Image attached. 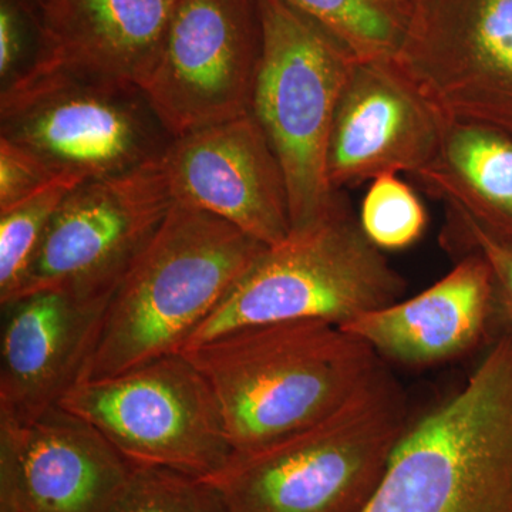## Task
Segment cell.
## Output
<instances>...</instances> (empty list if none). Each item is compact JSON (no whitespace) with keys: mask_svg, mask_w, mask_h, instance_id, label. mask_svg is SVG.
I'll list each match as a JSON object with an SVG mask.
<instances>
[{"mask_svg":"<svg viewBox=\"0 0 512 512\" xmlns=\"http://www.w3.org/2000/svg\"><path fill=\"white\" fill-rule=\"evenodd\" d=\"M181 353L211 387L232 454L325 419L383 365L369 343L322 319L247 326Z\"/></svg>","mask_w":512,"mask_h":512,"instance_id":"obj_1","label":"cell"},{"mask_svg":"<svg viewBox=\"0 0 512 512\" xmlns=\"http://www.w3.org/2000/svg\"><path fill=\"white\" fill-rule=\"evenodd\" d=\"M266 249L227 221L173 201L111 296L82 382L180 353Z\"/></svg>","mask_w":512,"mask_h":512,"instance_id":"obj_2","label":"cell"},{"mask_svg":"<svg viewBox=\"0 0 512 512\" xmlns=\"http://www.w3.org/2000/svg\"><path fill=\"white\" fill-rule=\"evenodd\" d=\"M407 400L383 365L328 417L204 477L220 512H365L409 429Z\"/></svg>","mask_w":512,"mask_h":512,"instance_id":"obj_3","label":"cell"},{"mask_svg":"<svg viewBox=\"0 0 512 512\" xmlns=\"http://www.w3.org/2000/svg\"><path fill=\"white\" fill-rule=\"evenodd\" d=\"M365 512H512V326L454 396L410 424Z\"/></svg>","mask_w":512,"mask_h":512,"instance_id":"obj_4","label":"cell"},{"mask_svg":"<svg viewBox=\"0 0 512 512\" xmlns=\"http://www.w3.org/2000/svg\"><path fill=\"white\" fill-rule=\"evenodd\" d=\"M262 53L252 114L284 170L291 235L329 220L346 200L330 187L326 154L357 57L285 0H258Z\"/></svg>","mask_w":512,"mask_h":512,"instance_id":"obj_5","label":"cell"},{"mask_svg":"<svg viewBox=\"0 0 512 512\" xmlns=\"http://www.w3.org/2000/svg\"><path fill=\"white\" fill-rule=\"evenodd\" d=\"M406 286L366 237L346 198L319 227L266 249L181 350L265 323L322 319L343 325L400 301Z\"/></svg>","mask_w":512,"mask_h":512,"instance_id":"obj_6","label":"cell"},{"mask_svg":"<svg viewBox=\"0 0 512 512\" xmlns=\"http://www.w3.org/2000/svg\"><path fill=\"white\" fill-rule=\"evenodd\" d=\"M59 406L92 424L134 466L204 478L232 456L214 393L181 352L83 380Z\"/></svg>","mask_w":512,"mask_h":512,"instance_id":"obj_7","label":"cell"},{"mask_svg":"<svg viewBox=\"0 0 512 512\" xmlns=\"http://www.w3.org/2000/svg\"><path fill=\"white\" fill-rule=\"evenodd\" d=\"M0 134L56 175L111 177L163 156L171 141L138 87L15 80L0 94Z\"/></svg>","mask_w":512,"mask_h":512,"instance_id":"obj_8","label":"cell"},{"mask_svg":"<svg viewBox=\"0 0 512 512\" xmlns=\"http://www.w3.org/2000/svg\"><path fill=\"white\" fill-rule=\"evenodd\" d=\"M171 205L163 156L77 185L57 208L10 301L39 291L111 298Z\"/></svg>","mask_w":512,"mask_h":512,"instance_id":"obj_9","label":"cell"},{"mask_svg":"<svg viewBox=\"0 0 512 512\" xmlns=\"http://www.w3.org/2000/svg\"><path fill=\"white\" fill-rule=\"evenodd\" d=\"M262 53L258 0H178L141 92L171 137L252 113Z\"/></svg>","mask_w":512,"mask_h":512,"instance_id":"obj_10","label":"cell"},{"mask_svg":"<svg viewBox=\"0 0 512 512\" xmlns=\"http://www.w3.org/2000/svg\"><path fill=\"white\" fill-rule=\"evenodd\" d=\"M407 29L396 62L446 119L512 136V0H446Z\"/></svg>","mask_w":512,"mask_h":512,"instance_id":"obj_11","label":"cell"},{"mask_svg":"<svg viewBox=\"0 0 512 512\" xmlns=\"http://www.w3.org/2000/svg\"><path fill=\"white\" fill-rule=\"evenodd\" d=\"M163 167L173 201L215 215L268 248L291 237L284 170L254 114L174 138Z\"/></svg>","mask_w":512,"mask_h":512,"instance_id":"obj_12","label":"cell"},{"mask_svg":"<svg viewBox=\"0 0 512 512\" xmlns=\"http://www.w3.org/2000/svg\"><path fill=\"white\" fill-rule=\"evenodd\" d=\"M20 3L33 26L35 49L28 67L15 80L56 79L141 89L160 55L178 0Z\"/></svg>","mask_w":512,"mask_h":512,"instance_id":"obj_13","label":"cell"},{"mask_svg":"<svg viewBox=\"0 0 512 512\" xmlns=\"http://www.w3.org/2000/svg\"><path fill=\"white\" fill-rule=\"evenodd\" d=\"M444 120L394 57L357 59L330 131V187L342 191L383 174L421 173L439 153Z\"/></svg>","mask_w":512,"mask_h":512,"instance_id":"obj_14","label":"cell"},{"mask_svg":"<svg viewBox=\"0 0 512 512\" xmlns=\"http://www.w3.org/2000/svg\"><path fill=\"white\" fill-rule=\"evenodd\" d=\"M134 467L60 406L29 423L0 417V512H106Z\"/></svg>","mask_w":512,"mask_h":512,"instance_id":"obj_15","label":"cell"},{"mask_svg":"<svg viewBox=\"0 0 512 512\" xmlns=\"http://www.w3.org/2000/svg\"><path fill=\"white\" fill-rule=\"evenodd\" d=\"M110 299L39 291L3 303L0 417L29 423L82 382Z\"/></svg>","mask_w":512,"mask_h":512,"instance_id":"obj_16","label":"cell"},{"mask_svg":"<svg viewBox=\"0 0 512 512\" xmlns=\"http://www.w3.org/2000/svg\"><path fill=\"white\" fill-rule=\"evenodd\" d=\"M497 313L493 271L483 256L467 252L426 291L340 326L379 356L407 365H433L476 348Z\"/></svg>","mask_w":512,"mask_h":512,"instance_id":"obj_17","label":"cell"},{"mask_svg":"<svg viewBox=\"0 0 512 512\" xmlns=\"http://www.w3.org/2000/svg\"><path fill=\"white\" fill-rule=\"evenodd\" d=\"M414 178L437 200L453 202L491 234L512 242L511 134L446 119L439 153Z\"/></svg>","mask_w":512,"mask_h":512,"instance_id":"obj_18","label":"cell"},{"mask_svg":"<svg viewBox=\"0 0 512 512\" xmlns=\"http://www.w3.org/2000/svg\"><path fill=\"white\" fill-rule=\"evenodd\" d=\"M340 40L357 59H393L407 23L392 0H285Z\"/></svg>","mask_w":512,"mask_h":512,"instance_id":"obj_19","label":"cell"},{"mask_svg":"<svg viewBox=\"0 0 512 512\" xmlns=\"http://www.w3.org/2000/svg\"><path fill=\"white\" fill-rule=\"evenodd\" d=\"M62 174L29 197L0 211V303L12 299L53 215L66 195L84 183Z\"/></svg>","mask_w":512,"mask_h":512,"instance_id":"obj_20","label":"cell"},{"mask_svg":"<svg viewBox=\"0 0 512 512\" xmlns=\"http://www.w3.org/2000/svg\"><path fill=\"white\" fill-rule=\"evenodd\" d=\"M366 237L382 251H400L416 244L427 228V211L419 195L397 177L373 180L359 217Z\"/></svg>","mask_w":512,"mask_h":512,"instance_id":"obj_21","label":"cell"},{"mask_svg":"<svg viewBox=\"0 0 512 512\" xmlns=\"http://www.w3.org/2000/svg\"><path fill=\"white\" fill-rule=\"evenodd\" d=\"M106 512H220V505L204 478L136 466Z\"/></svg>","mask_w":512,"mask_h":512,"instance_id":"obj_22","label":"cell"},{"mask_svg":"<svg viewBox=\"0 0 512 512\" xmlns=\"http://www.w3.org/2000/svg\"><path fill=\"white\" fill-rule=\"evenodd\" d=\"M447 210V239H453L464 254L477 252L493 271L498 313L512 326V242L491 234L470 214L453 202H443Z\"/></svg>","mask_w":512,"mask_h":512,"instance_id":"obj_23","label":"cell"},{"mask_svg":"<svg viewBox=\"0 0 512 512\" xmlns=\"http://www.w3.org/2000/svg\"><path fill=\"white\" fill-rule=\"evenodd\" d=\"M56 175L35 154L0 137V211L22 201Z\"/></svg>","mask_w":512,"mask_h":512,"instance_id":"obj_24","label":"cell"},{"mask_svg":"<svg viewBox=\"0 0 512 512\" xmlns=\"http://www.w3.org/2000/svg\"><path fill=\"white\" fill-rule=\"evenodd\" d=\"M26 13L20 0L0 2V79L8 86L28 66L25 56Z\"/></svg>","mask_w":512,"mask_h":512,"instance_id":"obj_25","label":"cell"}]
</instances>
